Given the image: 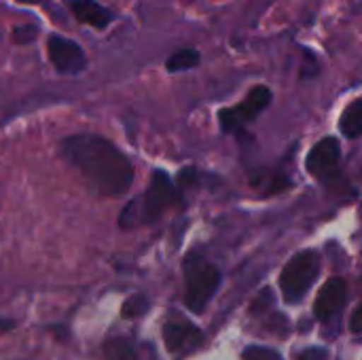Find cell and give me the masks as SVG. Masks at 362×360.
<instances>
[{
    "instance_id": "obj_16",
    "label": "cell",
    "mask_w": 362,
    "mask_h": 360,
    "mask_svg": "<svg viewBox=\"0 0 362 360\" xmlns=\"http://www.w3.org/2000/svg\"><path fill=\"white\" fill-rule=\"evenodd\" d=\"M244 360H284L276 350L272 348H261V346H250L244 350Z\"/></svg>"
},
{
    "instance_id": "obj_3",
    "label": "cell",
    "mask_w": 362,
    "mask_h": 360,
    "mask_svg": "<svg viewBox=\"0 0 362 360\" xmlns=\"http://www.w3.org/2000/svg\"><path fill=\"white\" fill-rule=\"evenodd\" d=\"M182 269H185V282H187L185 303L191 312L199 314V312H204V308L208 306V301L216 293L218 282H221V274L210 261H206L197 252H191L185 259Z\"/></svg>"
},
{
    "instance_id": "obj_19",
    "label": "cell",
    "mask_w": 362,
    "mask_h": 360,
    "mask_svg": "<svg viewBox=\"0 0 362 360\" xmlns=\"http://www.w3.org/2000/svg\"><path fill=\"white\" fill-rule=\"evenodd\" d=\"M350 331L352 333H362V306H358L350 318Z\"/></svg>"
},
{
    "instance_id": "obj_7",
    "label": "cell",
    "mask_w": 362,
    "mask_h": 360,
    "mask_svg": "<svg viewBox=\"0 0 362 360\" xmlns=\"http://www.w3.org/2000/svg\"><path fill=\"white\" fill-rule=\"evenodd\" d=\"M341 159V146L335 138L327 136L320 142H316L312 146V151L308 153V172L316 178H327L329 174L335 172L337 163Z\"/></svg>"
},
{
    "instance_id": "obj_6",
    "label": "cell",
    "mask_w": 362,
    "mask_h": 360,
    "mask_svg": "<svg viewBox=\"0 0 362 360\" xmlns=\"http://www.w3.org/2000/svg\"><path fill=\"white\" fill-rule=\"evenodd\" d=\"M272 102V91L263 85L255 87L246 100H242L238 106L233 108H223L218 112V121H221V129L225 134H238L242 132L259 112H263L267 108V104Z\"/></svg>"
},
{
    "instance_id": "obj_13",
    "label": "cell",
    "mask_w": 362,
    "mask_h": 360,
    "mask_svg": "<svg viewBox=\"0 0 362 360\" xmlns=\"http://www.w3.org/2000/svg\"><path fill=\"white\" fill-rule=\"evenodd\" d=\"M197 64H199V53L195 49H180L168 57L165 70L168 72H182V70H189Z\"/></svg>"
},
{
    "instance_id": "obj_12",
    "label": "cell",
    "mask_w": 362,
    "mask_h": 360,
    "mask_svg": "<svg viewBox=\"0 0 362 360\" xmlns=\"http://www.w3.org/2000/svg\"><path fill=\"white\" fill-rule=\"evenodd\" d=\"M104 360H138L136 359V346L132 339L115 337L104 344Z\"/></svg>"
},
{
    "instance_id": "obj_21",
    "label": "cell",
    "mask_w": 362,
    "mask_h": 360,
    "mask_svg": "<svg viewBox=\"0 0 362 360\" xmlns=\"http://www.w3.org/2000/svg\"><path fill=\"white\" fill-rule=\"evenodd\" d=\"M361 212H362V208H361Z\"/></svg>"
},
{
    "instance_id": "obj_17",
    "label": "cell",
    "mask_w": 362,
    "mask_h": 360,
    "mask_svg": "<svg viewBox=\"0 0 362 360\" xmlns=\"http://www.w3.org/2000/svg\"><path fill=\"white\" fill-rule=\"evenodd\" d=\"M297 360H329V356H327V350L322 348H308L297 356Z\"/></svg>"
},
{
    "instance_id": "obj_5",
    "label": "cell",
    "mask_w": 362,
    "mask_h": 360,
    "mask_svg": "<svg viewBox=\"0 0 362 360\" xmlns=\"http://www.w3.org/2000/svg\"><path fill=\"white\" fill-rule=\"evenodd\" d=\"M47 59L59 74L66 76H78L89 66L85 49L76 40L57 32H51L47 36Z\"/></svg>"
},
{
    "instance_id": "obj_9",
    "label": "cell",
    "mask_w": 362,
    "mask_h": 360,
    "mask_svg": "<svg viewBox=\"0 0 362 360\" xmlns=\"http://www.w3.org/2000/svg\"><path fill=\"white\" fill-rule=\"evenodd\" d=\"M348 299V284L341 278H331L318 293L316 303H314V314L320 320H327L335 316Z\"/></svg>"
},
{
    "instance_id": "obj_18",
    "label": "cell",
    "mask_w": 362,
    "mask_h": 360,
    "mask_svg": "<svg viewBox=\"0 0 362 360\" xmlns=\"http://www.w3.org/2000/svg\"><path fill=\"white\" fill-rule=\"evenodd\" d=\"M267 306H272V291H269V289L263 291V297H261V295L257 297V301H255V306H252V312H257L259 308H261V312H263Z\"/></svg>"
},
{
    "instance_id": "obj_10",
    "label": "cell",
    "mask_w": 362,
    "mask_h": 360,
    "mask_svg": "<svg viewBox=\"0 0 362 360\" xmlns=\"http://www.w3.org/2000/svg\"><path fill=\"white\" fill-rule=\"evenodd\" d=\"M199 329L187 320H174L163 327V342L170 352H180L187 346H195L199 344Z\"/></svg>"
},
{
    "instance_id": "obj_4",
    "label": "cell",
    "mask_w": 362,
    "mask_h": 360,
    "mask_svg": "<svg viewBox=\"0 0 362 360\" xmlns=\"http://www.w3.org/2000/svg\"><path fill=\"white\" fill-rule=\"evenodd\" d=\"M320 274V257L314 250H303L295 255L280 276V289L288 303H297L310 291Z\"/></svg>"
},
{
    "instance_id": "obj_15",
    "label": "cell",
    "mask_w": 362,
    "mask_h": 360,
    "mask_svg": "<svg viewBox=\"0 0 362 360\" xmlns=\"http://www.w3.org/2000/svg\"><path fill=\"white\" fill-rule=\"evenodd\" d=\"M36 36H38V25H32V23L15 25V28L11 30V40H13L15 45H21V47L34 42Z\"/></svg>"
},
{
    "instance_id": "obj_14",
    "label": "cell",
    "mask_w": 362,
    "mask_h": 360,
    "mask_svg": "<svg viewBox=\"0 0 362 360\" xmlns=\"http://www.w3.org/2000/svg\"><path fill=\"white\" fill-rule=\"evenodd\" d=\"M148 312V299L144 295H134L129 297L123 308H121V314L123 318H140Z\"/></svg>"
},
{
    "instance_id": "obj_11",
    "label": "cell",
    "mask_w": 362,
    "mask_h": 360,
    "mask_svg": "<svg viewBox=\"0 0 362 360\" xmlns=\"http://www.w3.org/2000/svg\"><path fill=\"white\" fill-rule=\"evenodd\" d=\"M339 129L346 138H358L362 134V98L354 100L339 119Z\"/></svg>"
},
{
    "instance_id": "obj_2",
    "label": "cell",
    "mask_w": 362,
    "mask_h": 360,
    "mask_svg": "<svg viewBox=\"0 0 362 360\" xmlns=\"http://www.w3.org/2000/svg\"><path fill=\"white\" fill-rule=\"evenodd\" d=\"M185 204L180 195V187L172 182V178L163 170H155L144 195L134 197L119 214L121 229H134L140 225H151L159 221L168 210L180 208Z\"/></svg>"
},
{
    "instance_id": "obj_20",
    "label": "cell",
    "mask_w": 362,
    "mask_h": 360,
    "mask_svg": "<svg viewBox=\"0 0 362 360\" xmlns=\"http://www.w3.org/2000/svg\"><path fill=\"white\" fill-rule=\"evenodd\" d=\"M15 2H21V4H32V6H38V4H49L53 0H15Z\"/></svg>"
},
{
    "instance_id": "obj_8",
    "label": "cell",
    "mask_w": 362,
    "mask_h": 360,
    "mask_svg": "<svg viewBox=\"0 0 362 360\" xmlns=\"http://www.w3.org/2000/svg\"><path fill=\"white\" fill-rule=\"evenodd\" d=\"M74 19L93 30H106L115 21V13L98 0H66Z\"/></svg>"
},
{
    "instance_id": "obj_1",
    "label": "cell",
    "mask_w": 362,
    "mask_h": 360,
    "mask_svg": "<svg viewBox=\"0 0 362 360\" xmlns=\"http://www.w3.org/2000/svg\"><path fill=\"white\" fill-rule=\"evenodd\" d=\"M59 155L102 197H123L134 185V163L115 142L100 134L81 132L64 136L59 140Z\"/></svg>"
}]
</instances>
